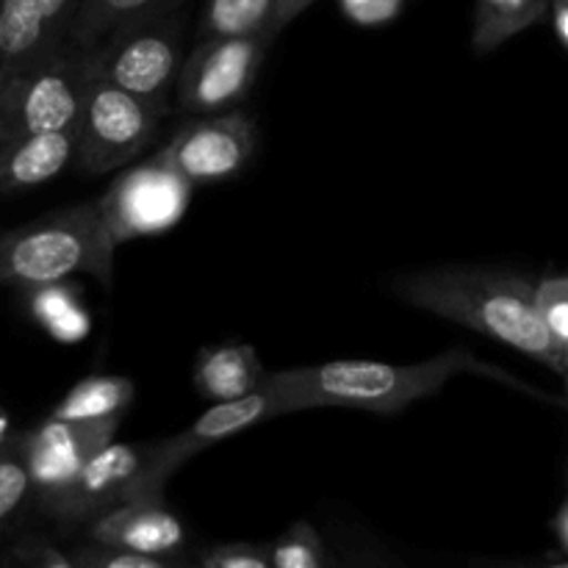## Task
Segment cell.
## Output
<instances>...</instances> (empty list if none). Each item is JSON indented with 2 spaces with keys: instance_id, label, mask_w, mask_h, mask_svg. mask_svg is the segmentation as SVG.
Wrapping results in <instances>:
<instances>
[{
  "instance_id": "obj_1",
  "label": "cell",
  "mask_w": 568,
  "mask_h": 568,
  "mask_svg": "<svg viewBox=\"0 0 568 568\" xmlns=\"http://www.w3.org/2000/svg\"><path fill=\"white\" fill-rule=\"evenodd\" d=\"M388 288L414 308L497 338L568 375L564 344L538 314L536 286L514 272L480 264H442L392 277Z\"/></svg>"
},
{
  "instance_id": "obj_2",
  "label": "cell",
  "mask_w": 568,
  "mask_h": 568,
  "mask_svg": "<svg viewBox=\"0 0 568 568\" xmlns=\"http://www.w3.org/2000/svg\"><path fill=\"white\" fill-rule=\"evenodd\" d=\"M477 375L494 381H519L499 366L480 361L466 347H453L416 364H381V361H331V364L283 369L266 381L286 397L292 414L311 408H355L392 416L419 399L436 397L453 377Z\"/></svg>"
},
{
  "instance_id": "obj_3",
  "label": "cell",
  "mask_w": 568,
  "mask_h": 568,
  "mask_svg": "<svg viewBox=\"0 0 568 568\" xmlns=\"http://www.w3.org/2000/svg\"><path fill=\"white\" fill-rule=\"evenodd\" d=\"M116 247L98 200L55 209L14 231H0V288L26 292L83 275L109 288Z\"/></svg>"
},
{
  "instance_id": "obj_4",
  "label": "cell",
  "mask_w": 568,
  "mask_h": 568,
  "mask_svg": "<svg viewBox=\"0 0 568 568\" xmlns=\"http://www.w3.org/2000/svg\"><path fill=\"white\" fill-rule=\"evenodd\" d=\"M87 50L61 42L0 83V144L78 125L87 98Z\"/></svg>"
},
{
  "instance_id": "obj_5",
  "label": "cell",
  "mask_w": 568,
  "mask_h": 568,
  "mask_svg": "<svg viewBox=\"0 0 568 568\" xmlns=\"http://www.w3.org/2000/svg\"><path fill=\"white\" fill-rule=\"evenodd\" d=\"M183 37L186 6L133 22L87 50L89 81H105L170 105V89L183 64Z\"/></svg>"
},
{
  "instance_id": "obj_6",
  "label": "cell",
  "mask_w": 568,
  "mask_h": 568,
  "mask_svg": "<svg viewBox=\"0 0 568 568\" xmlns=\"http://www.w3.org/2000/svg\"><path fill=\"white\" fill-rule=\"evenodd\" d=\"M166 114V103L139 98L105 81H89L70 166L83 178L122 170L142 150H148Z\"/></svg>"
},
{
  "instance_id": "obj_7",
  "label": "cell",
  "mask_w": 568,
  "mask_h": 568,
  "mask_svg": "<svg viewBox=\"0 0 568 568\" xmlns=\"http://www.w3.org/2000/svg\"><path fill=\"white\" fill-rule=\"evenodd\" d=\"M272 39V33L197 39L178 72V109L186 114H220L236 109L253 89Z\"/></svg>"
},
{
  "instance_id": "obj_8",
  "label": "cell",
  "mask_w": 568,
  "mask_h": 568,
  "mask_svg": "<svg viewBox=\"0 0 568 568\" xmlns=\"http://www.w3.org/2000/svg\"><path fill=\"white\" fill-rule=\"evenodd\" d=\"M194 186L159 153L114 178L98 205L116 244L159 236L175 227L192 203Z\"/></svg>"
},
{
  "instance_id": "obj_9",
  "label": "cell",
  "mask_w": 568,
  "mask_h": 568,
  "mask_svg": "<svg viewBox=\"0 0 568 568\" xmlns=\"http://www.w3.org/2000/svg\"><path fill=\"white\" fill-rule=\"evenodd\" d=\"M148 447L111 442L92 455L61 491L37 503V510L64 530H81L87 521L144 491Z\"/></svg>"
},
{
  "instance_id": "obj_10",
  "label": "cell",
  "mask_w": 568,
  "mask_h": 568,
  "mask_svg": "<svg viewBox=\"0 0 568 568\" xmlns=\"http://www.w3.org/2000/svg\"><path fill=\"white\" fill-rule=\"evenodd\" d=\"M286 397L272 386L270 381L261 383L258 392L247 394L233 403H214L197 422L183 427L175 436L164 438L161 444H148V466H144V491L150 497H164V486L186 460L200 455L203 449L239 436L253 425H261L275 416H288Z\"/></svg>"
},
{
  "instance_id": "obj_11",
  "label": "cell",
  "mask_w": 568,
  "mask_h": 568,
  "mask_svg": "<svg viewBox=\"0 0 568 568\" xmlns=\"http://www.w3.org/2000/svg\"><path fill=\"white\" fill-rule=\"evenodd\" d=\"M255 144L258 133L253 120L231 109L183 125L159 155L192 186H203L239 175L253 159Z\"/></svg>"
},
{
  "instance_id": "obj_12",
  "label": "cell",
  "mask_w": 568,
  "mask_h": 568,
  "mask_svg": "<svg viewBox=\"0 0 568 568\" xmlns=\"http://www.w3.org/2000/svg\"><path fill=\"white\" fill-rule=\"evenodd\" d=\"M120 422H67L48 416L37 427L20 433V447L31 471L37 503L61 491L98 449L114 442Z\"/></svg>"
},
{
  "instance_id": "obj_13",
  "label": "cell",
  "mask_w": 568,
  "mask_h": 568,
  "mask_svg": "<svg viewBox=\"0 0 568 568\" xmlns=\"http://www.w3.org/2000/svg\"><path fill=\"white\" fill-rule=\"evenodd\" d=\"M81 532V541L125 549V552L166 555V558L183 555L189 544L186 527L166 508L164 497H139L114 505L87 521Z\"/></svg>"
},
{
  "instance_id": "obj_14",
  "label": "cell",
  "mask_w": 568,
  "mask_h": 568,
  "mask_svg": "<svg viewBox=\"0 0 568 568\" xmlns=\"http://www.w3.org/2000/svg\"><path fill=\"white\" fill-rule=\"evenodd\" d=\"M81 0H0V83L67 39Z\"/></svg>"
},
{
  "instance_id": "obj_15",
  "label": "cell",
  "mask_w": 568,
  "mask_h": 568,
  "mask_svg": "<svg viewBox=\"0 0 568 568\" xmlns=\"http://www.w3.org/2000/svg\"><path fill=\"white\" fill-rule=\"evenodd\" d=\"M75 144L78 125L0 144V197L31 192L59 178L72 164Z\"/></svg>"
},
{
  "instance_id": "obj_16",
  "label": "cell",
  "mask_w": 568,
  "mask_h": 568,
  "mask_svg": "<svg viewBox=\"0 0 568 568\" xmlns=\"http://www.w3.org/2000/svg\"><path fill=\"white\" fill-rule=\"evenodd\" d=\"M192 381L203 399L233 403L258 392L266 381V369L250 344H216L197 355Z\"/></svg>"
},
{
  "instance_id": "obj_17",
  "label": "cell",
  "mask_w": 568,
  "mask_h": 568,
  "mask_svg": "<svg viewBox=\"0 0 568 568\" xmlns=\"http://www.w3.org/2000/svg\"><path fill=\"white\" fill-rule=\"evenodd\" d=\"M178 6H186V0H81L67 28L64 42L89 50L109 39L111 33L164 14Z\"/></svg>"
},
{
  "instance_id": "obj_18",
  "label": "cell",
  "mask_w": 568,
  "mask_h": 568,
  "mask_svg": "<svg viewBox=\"0 0 568 568\" xmlns=\"http://www.w3.org/2000/svg\"><path fill=\"white\" fill-rule=\"evenodd\" d=\"M26 303L31 320L55 342L78 344L89 336L92 320H89L81 292L70 281L26 288Z\"/></svg>"
},
{
  "instance_id": "obj_19",
  "label": "cell",
  "mask_w": 568,
  "mask_h": 568,
  "mask_svg": "<svg viewBox=\"0 0 568 568\" xmlns=\"http://www.w3.org/2000/svg\"><path fill=\"white\" fill-rule=\"evenodd\" d=\"M133 394H136V386L122 375L83 377L61 397V403L50 410V416L67 422L122 419L128 405L133 403Z\"/></svg>"
},
{
  "instance_id": "obj_20",
  "label": "cell",
  "mask_w": 568,
  "mask_h": 568,
  "mask_svg": "<svg viewBox=\"0 0 568 568\" xmlns=\"http://www.w3.org/2000/svg\"><path fill=\"white\" fill-rule=\"evenodd\" d=\"M549 6V0H475L471 50L477 55L494 53L499 44L544 20Z\"/></svg>"
},
{
  "instance_id": "obj_21",
  "label": "cell",
  "mask_w": 568,
  "mask_h": 568,
  "mask_svg": "<svg viewBox=\"0 0 568 568\" xmlns=\"http://www.w3.org/2000/svg\"><path fill=\"white\" fill-rule=\"evenodd\" d=\"M31 510H37V494L20 447V433H14L0 444V544L20 530Z\"/></svg>"
},
{
  "instance_id": "obj_22",
  "label": "cell",
  "mask_w": 568,
  "mask_h": 568,
  "mask_svg": "<svg viewBox=\"0 0 568 568\" xmlns=\"http://www.w3.org/2000/svg\"><path fill=\"white\" fill-rule=\"evenodd\" d=\"M275 0H209L200 20L197 39H233L272 33Z\"/></svg>"
},
{
  "instance_id": "obj_23",
  "label": "cell",
  "mask_w": 568,
  "mask_h": 568,
  "mask_svg": "<svg viewBox=\"0 0 568 568\" xmlns=\"http://www.w3.org/2000/svg\"><path fill=\"white\" fill-rule=\"evenodd\" d=\"M0 568H78L70 549L44 532L17 530L0 544Z\"/></svg>"
},
{
  "instance_id": "obj_24",
  "label": "cell",
  "mask_w": 568,
  "mask_h": 568,
  "mask_svg": "<svg viewBox=\"0 0 568 568\" xmlns=\"http://www.w3.org/2000/svg\"><path fill=\"white\" fill-rule=\"evenodd\" d=\"M272 568H333L331 547L308 521H294L270 547Z\"/></svg>"
},
{
  "instance_id": "obj_25",
  "label": "cell",
  "mask_w": 568,
  "mask_h": 568,
  "mask_svg": "<svg viewBox=\"0 0 568 568\" xmlns=\"http://www.w3.org/2000/svg\"><path fill=\"white\" fill-rule=\"evenodd\" d=\"M70 552L78 568H197V560L186 558V555L166 558V555L125 552V549L100 547L92 541H78Z\"/></svg>"
},
{
  "instance_id": "obj_26",
  "label": "cell",
  "mask_w": 568,
  "mask_h": 568,
  "mask_svg": "<svg viewBox=\"0 0 568 568\" xmlns=\"http://www.w3.org/2000/svg\"><path fill=\"white\" fill-rule=\"evenodd\" d=\"M536 305L544 325L560 344H568V277H544L536 286Z\"/></svg>"
},
{
  "instance_id": "obj_27",
  "label": "cell",
  "mask_w": 568,
  "mask_h": 568,
  "mask_svg": "<svg viewBox=\"0 0 568 568\" xmlns=\"http://www.w3.org/2000/svg\"><path fill=\"white\" fill-rule=\"evenodd\" d=\"M197 568H272L270 547L258 544H220L197 558Z\"/></svg>"
},
{
  "instance_id": "obj_28",
  "label": "cell",
  "mask_w": 568,
  "mask_h": 568,
  "mask_svg": "<svg viewBox=\"0 0 568 568\" xmlns=\"http://www.w3.org/2000/svg\"><path fill=\"white\" fill-rule=\"evenodd\" d=\"M399 3H403V0H342L349 20L361 22V26L388 22L399 11Z\"/></svg>"
},
{
  "instance_id": "obj_29",
  "label": "cell",
  "mask_w": 568,
  "mask_h": 568,
  "mask_svg": "<svg viewBox=\"0 0 568 568\" xmlns=\"http://www.w3.org/2000/svg\"><path fill=\"white\" fill-rule=\"evenodd\" d=\"M333 568H399L392 560L381 558V555L369 552V549H338L333 552Z\"/></svg>"
},
{
  "instance_id": "obj_30",
  "label": "cell",
  "mask_w": 568,
  "mask_h": 568,
  "mask_svg": "<svg viewBox=\"0 0 568 568\" xmlns=\"http://www.w3.org/2000/svg\"><path fill=\"white\" fill-rule=\"evenodd\" d=\"M311 3H314V0H275V17H272V31H275V37L294 20V17L303 14Z\"/></svg>"
},
{
  "instance_id": "obj_31",
  "label": "cell",
  "mask_w": 568,
  "mask_h": 568,
  "mask_svg": "<svg viewBox=\"0 0 568 568\" xmlns=\"http://www.w3.org/2000/svg\"><path fill=\"white\" fill-rule=\"evenodd\" d=\"M555 28L568 44V0H555Z\"/></svg>"
},
{
  "instance_id": "obj_32",
  "label": "cell",
  "mask_w": 568,
  "mask_h": 568,
  "mask_svg": "<svg viewBox=\"0 0 568 568\" xmlns=\"http://www.w3.org/2000/svg\"><path fill=\"white\" fill-rule=\"evenodd\" d=\"M555 530H558L560 544H564V549L568 552V505H566L564 510H560L558 521H555Z\"/></svg>"
},
{
  "instance_id": "obj_33",
  "label": "cell",
  "mask_w": 568,
  "mask_h": 568,
  "mask_svg": "<svg viewBox=\"0 0 568 568\" xmlns=\"http://www.w3.org/2000/svg\"><path fill=\"white\" fill-rule=\"evenodd\" d=\"M11 436H14V433H11V422H9V416H6V410L0 408V444L9 442Z\"/></svg>"
},
{
  "instance_id": "obj_34",
  "label": "cell",
  "mask_w": 568,
  "mask_h": 568,
  "mask_svg": "<svg viewBox=\"0 0 568 568\" xmlns=\"http://www.w3.org/2000/svg\"><path fill=\"white\" fill-rule=\"evenodd\" d=\"M519 568H568V560H558V564H544V566H519Z\"/></svg>"
},
{
  "instance_id": "obj_35",
  "label": "cell",
  "mask_w": 568,
  "mask_h": 568,
  "mask_svg": "<svg viewBox=\"0 0 568 568\" xmlns=\"http://www.w3.org/2000/svg\"><path fill=\"white\" fill-rule=\"evenodd\" d=\"M566 361H568V344H566Z\"/></svg>"
}]
</instances>
